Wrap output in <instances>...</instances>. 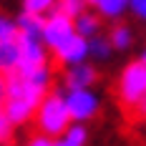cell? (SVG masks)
<instances>
[{
	"instance_id": "6da1fadb",
	"label": "cell",
	"mask_w": 146,
	"mask_h": 146,
	"mask_svg": "<svg viewBox=\"0 0 146 146\" xmlns=\"http://www.w3.org/2000/svg\"><path fill=\"white\" fill-rule=\"evenodd\" d=\"M45 93H48V91L38 88L35 83H30L28 78L20 76L18 71L8 76V88H5L3 108H5V113H8V118L13 121L15 129L33 121L35 108H38V103H40V98H43Z\"/></svg>"
},
{
	"instance_id": "7a4b0ae2",
	"label": "cell",
	"mask_w": 146,
	"mask_h": 146,
	"mask_svg": "<svg viewBox=\"0 0 146 146\" xmlns=\"http://www.w3.org/2000/svg\"><path fill=\"white\" fill-rule=\"evenodd\" d=\"M71 123H73V118H71V113H68V106H66V93H63V91H56V88L48 91L43 98H40L38 108H35V116H33L35 131L56 139V136H60Z\"/></svg>"
},
{
	"instance_id": "3957f363",
	"label": "cell",
	"mask_w": 146,
	"mask_h": 146,
	"mask_svg": "<svg viewBox=\"0 0 146 146\" xmlns=\"http://www.w3.org/2000/svg\"><path fill=\"white\" fill-rule=\"evenodd\" d=\"M146 93V63L144 60H131L126 63L116 81V98L121 108L129 113Z\"/></svg>"
},
{
	"instance_id": "277c9868",
	"label": "cell",
	"mask_w": 146,
	"mask_h": 146,
	"mask_svg": "<svg viewBox=\"0 0 146 146\" xmlns=\"http://www.w3.org/2000/svg\"><path fill=\"white\" fill-rule=\"evenodd\" d=\"M66 106L76 123H88L101 113V96L93 88H71L66 91Z\"/></svg>"
},
{
	"instance_id": "5b68a950",
	"label": "cell",
	"mask_w": 146,
	"mask_h": 146,
	"mask_svg": "<svg viewBox=\"0 0 146 146\" xmlns=\"http://www.w3.org/2000/svg\"><path fill=\"white\" fill-rule=\"evenodd\" d=\"M76 35V28H73V18L68 15L58 13V10H53V13L45 15V23H43V33H40V38H43V43L48 50H56L60 45L66 43L68 38Z\"/></svg>"
},
{
	"instance_id": "8992f818",
	"label": "cell",
	"mask_w": 146,
	"mask_h": 146,
	"mask_svg": "<svg viewBox=\"0 0 146 146\" xmlns=\"http://www.w3.org/2000/svg\"><path fill=\"white\" fill-rule=\"evenodd\" d=\"M53 58L58 60L60 66H76V63H83V60L91 58V53H88V38H83V35H73V38H68L66 43L60 45V48H56L53 50Z\"/></svg>"
},
{
	"instance_id": "52a82bcc",
	"label": "cell",
	"mask_w": 146,
	"mask_h": 146,
	"mask_svg": "<svg viewBox=\"0 0 146 146\" xmlns=\"http://www.w3.org/2000/svg\"><path fill=\"white\" fill-rule=\"evenodd\" d=\"M63 88L66 91H71V88H91L96 81H98V68L93 66V63H76V66H68L66 71H63Z\"/></svg>"
},
{
	"instance_id": "ba28073f",
	"label": "cell",
	"mask_w": 146,
	"mask_h": 146,
	"mask_svg": "<svg viewBox=\"0 0 146 146\" xmlns=\"http://www.w3.org/2000/svg\"><path fill=\"white\" fill-rule=\"evenodd\" d=\"M18 45H20V66H45L48 63V48L43 38L18 35Z\"/></svg>"
},
{
	"instance_id": "9c48e42d",
	"label": "cell",
	"mask_w": 146,
	"mask_h": 146,
	"mask_svg": "<svg viewBox=\"0 0 146 146\" xmlns=\"http://www.w3.org/2000/svg\"><path fill=\"white\" fill-rule=\"evenodd\" d=\"M18 68H20V45H18V38L0 40V73L10 76Z\"/></svg>"
},
{
	"instance_id": "30bf717a",
	"label": "cell",
	"mask_w": 146,
	"mask_h": 146,
	"mask_svg": "<svg viewBox=\"0 0 146 146\" xmlns=\"http://www.w3.org/2000/svg\"><path fill=\"white\" fill-rule=\"evenodd\" d=\"M101 15L96 13V10H83V13H78L73 18V28L78 35H83V38H93V35H98L101 33Z\"/></svg>"
},
{
	"instance_id": "8fae6325",
	"label": "cell",
	"mask_w": 146,
	"mask_h": 146,
	"mask_svg": "<svg viewBox=\"0 0 146 146\" xmlns=\"http://www.w3.org/2000/svg\"><path fill=\"white\" fill-rule=\"evenodd\" d=\"M91 5H93V10L101 15L103 20H121L129 13L131 0H93Z\"/></svg>"
},
{
	"instance_id": "7c38bea8",
	"label": "cell",
	"mask_w": 146,
	"mask_h": 146,
	"mask_svg": "<svg viewBox=\"0 0 146 146\" xmlns=\"http://www.w3.org/2000/svg\"><path fill=\"white\" fill-rule=\"evenodd\" d=\"M15 23H18V35L40 38V33H43V23H45V15H35V13H25V10H20V15L15 18Z\"/></svg>"
},
{
	"instance_id": "4fadbf2b",
	"label": "cell",
	"mask_w": 146,
	"mask_h": 146,
	"mask_svg": "<svg viewBox=\"0 0 146 146\" xmlns=\"http://www.w3.org/2000/svg\"><path fill=\"white\" fill-rule=\"evenodd\" d=\"M53 141H56V146H86L88 144L86 123H76V121H73L71 126L60 133V136H56Z\"/></svg>"
},
{
	"instance_id": "5bb4252c",
	"label": "cell",
	"mask_w": 146,
	"mask_h": 146,
	"mask_svg": "<svg viewBox=\"0 0 146 146\" xmlns=\"http://www.w3.org/2000/svg\"><path fill=\"white\" fill-rule=\"evenodd\" d=\"M88 53H91V58L93 60H108L113 56V45L108 40V35H93V38H88Z\"/></svg>"
},
{
	"instance_id": "9a60e30c",
	"label": "cell",
	"mask_w": 146,
	"mask_h": 146,
	"mask_svg": "<svg viewBox=\"0 0 146 146\" xmlns=\"http://www.w3.org/2000/svg\"><path fill=\"white\" fill-rule=\"evenodd\" d=\"M108 40H111V45H113V50H129L133 45V30L129 28V25H113L111 28V33H108Z\"/></svg>"
},
{
	"instance_id": "2e32d148",
	"label": "cell",
	"mask_w": 146,
	"mask_h": 146,
	"mask_svg": "<svg viewBox=\"0 0 146 146\" xmlns=\"http://www.w3.org/2000/svg\"><path fill=\"white\" fill-rule=\"evenodd\" d=\"M58 0H23V10L25 13H35V15H48L56 10Z\"/></svg>"
},
{
	"instance_id": "e0dca14e",
	"label": "cell",
	"mask_w": 146,
	"mask_h": 146,
	"mask_svg": "<svg viewBox=\"0 0 146 146\" xmlns=\"http://www.w3.org/2000/svg\"><path fill=\"white\" fill-rule=\"evenodd\" d=\"M13 139H15V126H13V121L8 118L5 108L0 106V146H10Z\"/></svg>"
},
{
	"instance_id": "ac0fdd59",
	"label": "cell",
	"mask_w": 146,
	"mask_h": 146,
	"mask_svg": "<svg viewBox=\"0 0 146 146\" xmlns=\"http://www.w3.org/2000/svg\"><path fill=\"white\" fill-rule=\"evenodd\" d=\"M86 8H88L86 0H58V5H56V10L68 15V18H76L78 13H83Z\"/></svg>"
},
{
	"instance_id": "d6986e66",
	"label": "cell",
	"mask_w": 146,
	"mask_h": 146,
	"mask_svg": "<svg viewBox=\"0 0 146 146\" xmlns=\"http://www.w3.org/2000/svg\"><path fill=\"white\" fill-rule=\"evenodd\" d=\"M8 38H18V23L15 18L0 13V40H8Z\"/></svg>"
},
{
	"instance_id": "ffe728a7",
	"label": "cell",
	"mask_w": 146,
	"mask_h": 146,
	"mask_svg": "<svg viewBox=\"0 0 146 146\" xmlns=\"http://www.w3.org/2000/svg\"><path fill=\"white\" fill-rule=\"evenodd\" d=\"M25 146H56V141H53V136H45V133L35 131L28 141H25Z\"/></svg>"
},
{
	"instance_id": "44dd1931",
	"label": "cell",
	"mask_w": 146,
	"mask_h": 146,
	"mask_svg": "<svg viewBox=\"0 0 146 146\" xmlns=\"http://www.w3.org/2000/svg\"><path fill=\"white\" fill-rule=\"evenodd\" d=\"M129 116H131L133 121H139V123H146V93H144V98L129 111Z\"/></svg>"
},
{
	"instance_id": "7402d4cb",
	"label": "cell",
	"mask_w": 146,
	"mask_h": 146,
	"mask_svg": "<svg viewBox=\"0 0 146 146\" xmlns=\"http://www.w3.org/2000/svg\"><path fill=\"white\" fill-rule=\"evenodd\" d=\"M129 13H133V18H136V20L146 23V0H131Z\"/></svg>"
},
{
	"instance_id": "603a6c76",
	"label": "cell",
	"mask_w": 146,
	"mask_h": 146,
	"mask_svg": "<svg viewBox=\"0 0 146 146\" xmlns=\"http://www.w3.org/2000/svg\"><path fill=\"white\" fill-rule=\"evenodd\" d=\"M5 88H8V76L0 73V106H3V101H5Z\"/></svg>"
},
{
	"instance_id": "cb8c5ba5",
	"label": "cell",
	"mask_w": 146,
	"mask_h": 146,
	"mask_svg": "<svg viewBox=\"0 0 146 146\" xmlns=\"http://www.w3.org/2000/svg\"><path fill=\"white\" fill-rule=\"evenodd\" d=\"M139 60H144V63H146V45H144V50H141V56H139Z\"/></svg>"
},
{
	"instance_id": "d4e9b609",
	"label": "cell",
	"mask_w": 146,
	"mask_h": 146,
	"mask_svg": "<svg viewBox=\"0 0 146 146\" xmlns=\"http://www.w3.org/2000/svg\"><path fill=\"white\" fill-rule=\"evenodd\" d=\"M86 3H88V5H91V3H93V0H86Z\"/></svg>"
}]
</instances>
